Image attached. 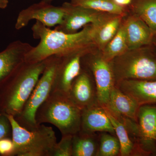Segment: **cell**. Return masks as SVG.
Listing matches in <instances>:
<instances>
[{
  "instance_id": "27",
  "label": "cell",
  "mask_w": 156,
  "mask_h": 156,
  "mask_svg": "<svg viewBox=\"0 0 156 156\" xmlns=\"http://www.w3.org/2000/svg\"><path fill=\"white\" fill-rule=\"evenodd\" d=\"M10 134L12 135V128L10 121L5 114H0V140L9 137Z\"/></svg>"
},
{
  "instance_id": "32",
  "label": "cell",
  "mask_w": 156,
  "mask_h": 156,
  "mask_svg": "<svg viewBox=\"0 0 156 156\" xmlns=\"http://www.w3.org/2000/svg\"><path fill=\"white\" fill-rule=\"evenodd\" d=\"M152 156H156V151H155L154 152V153Z\"/></svg>"
},
{
  "instance_id": "20",
  "label": "cell",
  "mask_w": 156,
  "mask_h": 156,
  "mask_svg": "<svg viewBox=\"0 0 156 156\" xmlns=\"http://www.w3.org/2000/svg\"><path fill=\"white\" fill-rule=\"evenodd\" d=\"M127 8L129 13L140 18L156 34V0H132Z\"/></svg>"
},
{
  "instance_id": "13",
  "label": "cell",
  "mask_w": 156,
  "mask_h": 156,
  "mask_svg": "<svg viewBox=\"0 0 156 156\" xmlns=\"http://www.w3.org/2000/svg\"><path fill=\"white\" fill-rule=\"evenodd\" d=\"M137 123L140 147L148 155L152 156L156 150V104L140 106Z\"/></svg>"
},
{
  "instance_id": "30",
  "label": "cell",
  "mask_w": 156,
  "mask_h": 156,
  "mask_svg": "<svg viewBox=\"0 0 156 156\" xmlns=\"http://www.w3.org/2000/svg\"><path fill=\"white\" fill-rule=\"evenodd\" d=\"M152 45H153L154 48L155 49L156 51V34L155 35L154 37Z\"/></svg>"
},
{
  "instance_id": "18",
  "label": "cell",
  "mask_w": 156,
  "mask_h": 156,
  "mask_svg": "<svg viewBox=\"0 0 156 156\" xmlns=\"http://www.w3.org/2000/svg\"><path fill=\"white\" fill-rule=\"evenodd\" d=\"M105 109L119 141L120 156H148L140 145L139 141L132 136L129 130L119 119Z\"/></svg>"
},
{
  "instance_id": "21",
  "label": "cell",
  "mask_w": 156,
  "mask_h": 156,
  "mask_svg": "<svg viewBox=\"0 0 156 156\" xmlns=\"http://www.w3.org/2000/svg\"><path fill=\"white\" fill-rule=\"evenodd\" d=\"M125 16L115 15L98 28L94 42L96 48L102 51L116 34Z\"/></svg>"
},
{
  "instance_id": "33",
  "label": "cell",
  "mask_w": 156,
  "mask_h": 156,
  "mask_svg": "<svg viewBox=\"0 0 156 156\" xmlns=\"http://www.w3.org/2000/svg\"></svg>"
},
{
  "instance_id": "31",
  "label": "cell",
  "mask_w": 156,
  "mask_h": 156,
  "mask_svg": "<svg viewBox=\"0 0 156 156\" xmlns=\"http://www.w3.org/2000/svg\"><path fill=\"white\" fill-rule=\"evenodd\" d=\"M53 0H41V1L44 2L50 3L51 2L53 1Z\"/></svg>"
},
{
  "instance_id": "17",
  "label": "cell",
  "mask_w": 156,
  "mask_h": 156,
  "mask_svg": "<svg viewBox=\"0 0 156 156\" xmlns=\"http://www.w3.org/2000/svg\"><path fill=\"white\" fill-rule=\"evenodd\" d=\"M136 100L115 86L111 91L108 102L105 108L137 122L140 106Z\"/></svg>"
},
{
  "instance_id": "16",
  "label": "cell",
  "mask_w": 156,
  "mask_h": 156,
  "mask_svg": "<svg viewBox=\"0 0 156 156\" xmlns=\"http://www.w3.org/2000/svg\"><path fill=\"white\" fill-rule=\"evenodd\" d=\"M80 130L91 132H106L115 135L105 109L98 103L82 109Z\"/></svg>"
},
{
  "instance_id": "23",
  "label": "cell",
  "mask_w": 156,
  "mask_h": 156,
  "mask_svg": "<svg viewBox=\"0 0 156 156\" xmlns=\"http://www.w3.org/2000/svg\"><path fill=\"white\" fill-rule=\"evenodd\" d=\"M128 50L123 18L122 21L116 34L101 52L103 57L106 60L111 61L114 58L124 54Z\"/></svg>"
},
{
  "instance_id": "3",
  "label": "cell",
  "mask_w": 156,
  "mask_h": 156,
  "mask_svg": "<svg viewBox=\"0 0 156 156\" xmlns=\"http://www.w3.org/2000/svg\"><path fill=\"white\" fill-rule=\"evenodd\" d=\"M47 58L36 62H24L9 80L3 102V112L17 116L33 91L44 72Z\"/></svg>"
},
{
  "instance_id": "28",
  "label": "cell",
  "mask_w": 156,
  "mask_h": 156,
  "mask_svg": "<svg viewBox=\"0 0 156 156\" xmlns=\"http://www.w3.org/2000/svg\"><path fill=\"white\" fill-rule=\"evenodd\" d=\"M118 5L123 7H128L131 4L132 0H114Z\"/></svg>"
},
{
  "instance_id": "9",
  "label": "cell",
  "mask_w": 156,
  "mask_h": 156,
  "mask_svg": "<svg viewBox=\"0 0 156 156\" xmlns=\"http://www.w3.org/2000/svg\"><path fill=\"white\" fill-rule=\"evenodd\" d=\"M95 48H84L60 56L52 92L68 95L73 81L81 72L82 57Z\"/></svg>"
},
{
  "instance_id": "11",
  "label": "cell",
  "mask_w": 156,
  "mask_h": 156,
  "mask_svg": "<svg viewBox=\"0 0 156 156\" xmlns=\"http://www.w3.org/2000/svg\"><path fill=\"white\" fill-rule=\"evenodd\" d=\"M68 96L81 109L98 103L94 78L82 66L80 73L73 81Z\"/></svg>"
},
{
  "instance_id": "14",
  "label": "cell",
  "mask_w": 156,
  "mask_h": 156,
  "mask_svg": "<svg viewBox=\"0 0 156 156\" xmlns=\"http://www.w3.org/2000/svg\"><path fill=\"white\" fill-rule=\"evenodd\" d=\"M129 50L152 45L155 34L143 20L128 12L123 17Z\"/></svg>"
},
{
  "instance_id": "4",
  "label": "cell",
  "mask_w": 156,
  "mask_h": 156,
  "mask_svg": "<svg viewBox=\"0 0 156 156\" xmlns=\"http://www.w3.org/2000/svg\"><path fill=\"white\" fill-rule=\"evenodd\" d=\"M6 115L12 128L16 155L53 156L57 142L53 128L41 124L27 130L19 125L14 116Z\"/></svg>"
},
{
  "instance_id": "12",
  "label": "cell",
  "mask_w": 156,
  "mask_h": 156,
  "mask_svg": "<svg viewBox=\"0 0 156 156\" xmlns=\"http://www.w3.org/2000/svg\"><path fill=\"white\" fill-rule=\"evenodd\" d=\"M33 47L28 43L17 41L0 52V85L13 76L25 62L26 55Z\"/></svg>"
},
{
  "instance_id": "8",
  "label": "cell",
  "mask_w": 156,
  "mask_h": 156,
  "mask_svg": "<svg viewBox=\"0 0 156 156\" xmlns=\"http://www.w3.org/2000/svg\"><path fill=\"white\" fill-rule=\"evenodd\" d=\"M65 14L62 22L54 29L66 34H74L88 24L101 26L116 14L96 11L70 2L62 4Z\"/></svg>"
},
{
  "instance_id": "15",
  "label": "cell",
  "mask_w": 156,
  "mask_h": 156,
  "mask_svg": "<svg viewBox=\"0 0 156 156\" xmlns=\"http://www.w3.org/2000/svg\"><path fill=\"white\" fill-rule=\"evenodd\" d=\"M115 86L140 105L156 104V80H122Z\"/></svg>"
},
{
  "instance_id": "25",
  "label": "cell",
  "mask_w": 156,
  "mask_h": 156,
  "mask_svg": "<svg viewBox=\"0 0 156 156\" xmlns=\"http://www.w3.org/2000/svg\"><path fill=\"white\" fill-rule=\"evenodd\" d=\"M73 135L62 136L57 143L53 156H72Z\"/></svg>"
},
{
  "instance_id": "26",
  "label": "cell",
  "mask_w": 156,
  "mask_h": 156,
  "mask_svg": "<svg viewBox=\"0 0 156 156\" xmlns=\"http://www.w3.org/2000/svg\"><path fill=\"white\" fill-rule=\"evenodd\" d=\"M0 155L2 156L15 155V148L12 138L5 137L0 140Z\"/></svg>"
},
{
  "instance_id": "6",
  "label": "cell",
  "mask_w": 156,
  "mask_h": 156,
  "mask_svg": "<svg viewBox=\"0 0 156 156\" xmlns=\"http://www.w3.org/2000/svg\"><path fill=\"white\" fill-rule=\"evenodd\" d=\"M60 59V56L56 55L47 58L46 67L29 98L21 112L14 117L20 126L27 130H32L38 126L36 121V114L38 109L52 92Z\"/></svg>"
},
{
  "instance_id": "10",
  "label": "cell",
  "mask_w": 156,
  "mask_h": 156,
  "mask_svg": "<svg viewBox=\"0 0 156 156\" xmlns=\"http://www.w3.org/2000/svg\"><path fill=\"white\" fill-rule=\"evenodd\" d=\"M65 11L62 6L56 7L41 1L20 12L15 24L18 30L27 25L32 20L41 23L48 27L59 25L62 22Z\"/></svg>"
},
{
  "instance_id": "24",
  "label": "cell",
  "mask_w": 156,
  "mask_h": 156,
  "mask_svg": "<svg viewBox=\"0 0 156 156\" xmlns=\"http://www.w3.org/2000/svg\"><path fill=\"white\" fill-rule=\"evenodd\" d=\"M98 133L99 142L97 156H120L121 146L117 136L108 132Z\"/></svg>"
},
{
  "instance_id": "22",
  "label": "cell",
  "mask_w": 156,
  "mask_h": 156,
  "mask_svg": "<svg viewBox=\"0 0 156 156\" xmlns=\"http://www.w3.org/2000/svg\"><path fill=\"white\" fill-rule=\"evenodd\" d=\"M70 3L75 5L123 16H126L128 12L127 7L119 5L114 0H71Z\"/></svg>"
},
{
  "instance_id": "19",
  "label": "cell",
  "mask_w": 156,
  "mask_h": 156,
  "mask_svg": "<svg viewBox=\"0 0 156 156\" xmlns=\"http://www.w3.org/2000/svg\"><path fill=\"white\" fill-rule=\"evenodd\" d=\"M98 132L80 130L73 136L72 156H97Z\"/></svg>"
},
{
  "instance_id": "7",
  "label": "cell",
  "mask_w": 156,
  "mask_h": 156,
  "mask_svg": "<svg viewBox=\"0 0 156 156\" xmlns=\"http://www.w3.org/2000/svg\"><path fill=\"white\" fill-rule=\"evenodd\" d=\"M82 66L92 74L97 89L98 103L105 107L116 84L111 61L106 60L101 51L95 48L83 56Z\"/></svg>"
},
{
  "instance_id": "29",
  "label": "cell",
  "mask_w": 156,
  "mask_h": 156,
  "mask_svg": "<svg viewBox=\"0 0 156 156\" xmlns=\"http://www.w3.org/2000/svg\"><path fill=\"white\" fill-rule=\"evenodd\" d=\"M9 4L8 0H0V9H5Z\"/></svg>"
},
{
  "instance_id": "2",
  "label": "cell",
  "mask_w": 156,
  "mask_h": 156,
  "mask_svg": "<svg viewBox=\"0 0 156 156\" xmlns=\"http://www.w3.org/2000/svg\"><path fill=\"white\" fill-rule=\"evenodd\" d=\"M81 113L68 95L52 92L38 109L35 119L37 125L48 123L56 126L62 136L73 135L80 130Z\"/></svg>"
},
{
  "instance_id": "1",
  "label": "cell",
  "mask_w": 156,
  "mask_h": 156,
  "mask_svg": "<svg viewBox=\"0 0 156 156\" xmlns=\"http://www.w3.org/2000/svg\"><path fill=\"white\" fill-rule=\"evenodd\" d=\"M98 27L89 24L76 33L66 34L51 29L36 21L31 30L34 38L39 39L40 42L27 53L25 62H38L53 55L62 56L81 49L96 46L94 38Z\"/></svg>"
},
{
  "instance_id": "5",
  "label": "cell",
  "mask_w": 156,
  "mask_h": 156,
  "mask_svg": "<svg viewBox=\"0 0 156 156\" xmlns=\"http://www.w3.org/2000/svg\"><path fill=\"white\" fill-rule=\"evenodd\" d=\"M111 63L116 83L126 80H156V51L153 45L129 50Z\"/></svg>"
}]
</instances>
